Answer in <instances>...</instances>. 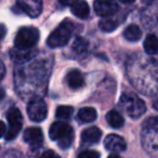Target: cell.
<instances>
[{
    "label": "cell",
    "mask_w": 158,
    "mask_h": 158,
    "mask_svg": "<svg viewBox=\"0 0 158 158\" xmlns=\"http://www.w3.org/2000/svg\"><path fill=\"white\" fill-rule=\"evenodd\" d=\"M51 69L52 59L47 53L37 54L34 59L20 64L14 72L18 94L29 101L46 94Z\"/></svg>",
    "instance_id": "1"
},
{
    "label": "cell",
    "mask_w": 158,
    "mask_h": 158,
    "mask_svg": "<svg viewBox=\"0 0 158 158\" xmlns=\"http://www.w3.org/2000/svg\"><path fill=\"white\" fill-rule=\"evenodd\" d=\"M127 75L130 82L145 95L158 92V64L148 55L135 54L128 61Z\"/></svg>",
    "instance_id": "2"
},
{
    "label": "cell",
    "mask_w": 158,
    "mask_h": 158,
    "mask_svg": "<svg viewBox=\"0 0 158 158\" xmlns=\"http://www.w3.org/2000/svg\"><path fill=\"white\" fill-rule=\"evenodd\" d=\"M142 145L152 156H158V116L147 118L142 126Z\"/></svg>",
    "instance_id": "3"
},
{
    "label": "cell",
    "mask_w": 158,
    "mask_h": 158,
    "mask_svg": "<svg viewBox=\"0 0 158 158\" xmlns=\"http://www.w3.org/2000/svg\"><path fill=\"white\" fill-rule=\"evenodd\" d=\"M74 28L75 25L72 21H69L68 19L64 20L48 37L47 44L50 48H61V47L66 46L74 33Z\"/></svg>",
    "instance_id": "4"
},
{
    "label": "cell",
    "mask_w": 158,
    "mask_h": 158,
    "mask_svg": "<svg viewBox=\"0 0 158 158\" xmlns=\"http://www.w3.org/2000/svg\"><path fill=\"white\" fill-rule=\"evenodd\" d=\"M49 135L51 140L56 141L57 145L62 149H67L72 145L73 139H74L72 127L64 121L53 123L49 130Z\"/></svg>",
    "instance_id": "5"
},
{
    "label": "cell",
    "mask_w": 158,
    "mask_h": 158,
    "mask_svg": "<svg viewBox=\"0 0 158 158\" xmlns=\"http://www.w3.org/2000/svg\"><path fill=\"white\" fill-rule=\"evenodd\" d=\"M119 105L128 116L134 119L141 117L146 110V106L143 100L131 92H126L121 95Z\"/></svg>",
    "instance_id": "6"
},
{
    "label": "cell",
    "mask_w": 158,
    "mask_h": 158,
    "mask_svg": "<svg viewBox=\"0 0 158 158\" xmlns=\"http://www.w3.org/2000/svg\"><path fill=\"white\" fill-rule=\"evenodd\" d=\"M39 40V31L35 27H22L16 34L14 46L18 49H31Z\"/></svg>",
    "instance_id": "7"
},
{
    "label": "cell",
    "mask_w": 158,
    "mask_h": 158,
    "mask_svg": "<svg viewBox=\"0 0 158 158\" xmlns=\"http://www.w3.org/2000/svg\"><path fill=\"white\" fill-rule=\"evenodd\" d=\"M7 118L9 121V130L6 132V140L11 141L18 136L19 132L22 129L23 117L20 110L13 107L8 112Z\"/></svg>",
    "instance_id": "8"
},
{
    "label": "cell",
    "mask_w": 158,
    "mask_h": 158,
    "mask_svg": "<svg viewBox=\"0 0 158 158\" xmlns=\"http://www.w3.org/2000/svg\"><path fill=\"white\" fill-rule=\"evenodd\" d=\"M27 114L31 120L36 121V123H40L44 121L48 114V108H47V104L41 98H36L28 102L27 105Z\"/></svg>",
    "instance_id": "9"
},
{
    "label": "cell",
    "mask_w": 158,
    "mask_h": 158,
    "mask_svg": "<svg viewBox=\"0 0 158 158\" xmlns=\"http://www.w3.org/2000/svg\"><path fill=\"white\" fill-rule=\"evenodd\" d=\"M16 6L31 18H37L42 11V0H16Z\"/></svg>",
    "instance_id": "10"
},
{
    "label": "cell",
    "mask_w": 158,
    "mask_h": 158,
    "mask_svg": "<svg viewBox=\"0 0 158 158\" xmlns=\"http://www.w3.org/2000/svg\"><path fill=\"white\" fill-rule=\"evenodd\" d=\"M93 7L95 13L103 18L114 15L118 11V5L116 0H95Z\"/></svg>",
    "instance_id": "11"
},
{
    "label": "cell",
    "mask_w": 158,
    "mask_h": 158,
    "mask_svg": "<svg viewBox=\"0 0 158 158\" xmlns=\"http://www.w3.org/2000/svg\"><path fill=\"white\" fill-rule=\"evenodd\" d=\"M23 139L31 146V149H38L41 147L42 142H44V134L40 128L31 127L25 130Z\"/></svg>",
    "instance_id": "12"
},
{
    "label": "cell",
    "mask_w": 158,
    "mask_h": 158,
    "mask_svg": "<svg viewBox=\"0 0 158 158\" xmlns=\"http://www.w3.org/2000/svg\"><path fill=\"white\" fill-rule=\"evenodd\" d=\"M38 50L31 48V49H13L10 52L11 59L13 62H15L16 64H23L25 62L29 61V60L34 59L36 55L38 54Z\"/></svg>",
    "instance_id": "13"
},
{
    "label": "cell",
    "mask_w": 158,
    "mask_h": 158,
    "mask_svg": "<svg viewBox=\"0 0 158 158\" xmlns=\"http://www.w3.org/2000/svg\"><path fill=\"white\" fill-rule=\"evenodd\" d=\"M104 146L110 152H118V153L126 151L127 148L125 140L117 134H108L104 141Z\"/></svg>",
    "instance_id": "14"
},
{
    "label": "cell",
    "mask_w": 158,
    "mask_h": 158,
    "mask_svg": "<svg viewBox=\"0 0 158 158\" xmlns=\"http://www.w3.org/2000/svg\"><path fill=\"white\" fill-rule=\"evenodd\" d=\"M102 138V131L98 127H90L81 133V144L84 146H91L98 144Z\"/></svg>",
    "instance_id": "15"
},
{
    "label": "cell",
    "mask_w": 158,
    "mask_h": 158,
    "mask_svg": "<svg viewBox=\"0 0 158 158\" xmlns=\"http://www.w3.org/2000/svg\"><path fill=\"white\" fill-rule=\"evenodd\" d=\"M70 10L75 16L82 19V20L88 19L90 14V8H89L88 2H86L85 0H74L70 3Z\"/></svg>",
    "instance_id": "16"
},
{
    "label": "cell",
    "mask_w": 158,
    "mask_h": 158,
    "mask_svg": "<svg viewBox=\"0 0 158 158\" xmlns=\"http://www.w3.org/2000/svg\"><path fill=\"white\" fill-rule=\"evenodd\" d=\"M66 82L72 89H80L85 85V77L78 69H72L66 75Z\"/></svg>",
    "instance_id": "17"
},
{
    "label": "cell",
    "mask_w": 158,
    "mask_h": 158,
    "mask_svg": "<svg viewBox=\"0 0 158 158\" xmlns=\"http://www.w3.org/2000/svg\"><path fill=\"white\" fill-rule=\"evenodd\" d=\"M121 21L123 22V20H120L119 16H105V19L100 21L99 26L100 29L104 33H110V31H114L117 27L119 26V24L121 23Z\"/></svg>",
    "instance_id": "18"
},
{
    "label": "cell",
    "mask_w": 158,
    "mask_h": 158,
    "mask_svg": "<svg viewBox=\"0 0 158 158\" xmlns=\"http://www.w3.org/2000/svg\"><path fill=\"white\" fill-rule=\"evenodd\" d=\"M143 48L146 54L155 55L158 54V37L153 34H149L146 36L143 44Z\"/></svg>",
    "instance_id": "19"
},
{
    "label": "cell",
    "mask_w": 158,
    "mask_h": 158,
    "mask_svg": "<svg viewBox=\"0 0 158 158\" xmlns=\"http://www.w3.org/2000/svg\"><path fill=\"white\" fill-rule=\"evenodd\" d=\"M98 113L95 108L93 107H82L81 110H79L77 118L81 123H92L97 119Z\"/></svg>",
    "instance_id": "20"
},
{
    "label": "cell",
    "mask_w": 158,
    "mask_h": 158,
    "mask_svg": "<svg viewBox=\"0 0 158 158\" xmlns=\"http://www.w3.org/2000/svg\"><path fill=\"white\" fill-rule=\"evenodd\" d=\"M141 36H142V31L141 28L135 24H131L125 29L123 31V37L125 39H127L128 41H138L141 39Z\"/></svg>",
    "instance_id": "21"
},
{
    "label": "cell",
    "mask_w": 158,
    "mask_h": 158,
    "mask_svg": "<svg viewBox=\"0 0 158 158\" xmlns=\"http://www.w3.org/2000/svg\"><path fill=\"white\" fill-rule=\"evenodd\" d=\"M106 121H107V123L110 126V127L116 128V129L123 127V123H125L123 117L121 116L120 113H118L115 110H110V112L106 114Z\"/></svg>",
    "instance_id": "22"
},
{
    "label": "cell",
    "mask_w": 158,
    "mask_h": 158,
    "mask_svg": "<svg viewBox=\"0 0 158 158\" xmlns=\"http://www.w3.org/2000/svg\"><path fill=\"white\" fill-rule=\"evenodd\" d=\"M88 41H87L85 38L82 37H77L75 39V41L73 42V46H72V49L76 54H84V53L87 52L88 50Z\"/></svg>",
    "instance_id": "23"
},
{
    "label": "cell",
    "mask_w": 158,
    "mask_h": 158,
    "mask_svg": "<svg viewBox=\"0 0 158 158\" xmlns=\"http://www.w3.org/2000/svg\"><path fill=\"white\" fill-rule=\"evenodd\" d=\"M73 112H74V108L72 106L68 105H60L59 107L56 108V117L60 119H69L73 115Z\"/></svg>",
    "instance_id": "24"
},
{
    "label": "cell",
    "mask_w": 158,
    "mask_h": 158,
    "mask_svg": "<svg viewBox=\"0 0 158 158\" xmlns=\"http://www.w3.org/2000/svg\"><path fill=\"white\" fill-rule=\"evenodd\" d=\"M79 157L80 158H98L100 157V154L94 151H84L81 153H79Z\"/></svg>",
    "instance_id": "25"
},
{
    "label": "cell",
    "mask_w": 158,
    "mask_h": 158,
    "mask_svg": "<svg viewBox=\"0 0 158 158\" xmlns=\"http://www.w3.org/2000/svg\"><path fill=\"white\" fill-rule=\"evenodd\" d=\"M7 35V27L3 24H0V40H2Z\"/></svg>",
    "instance_id": "26"
},
{
    "label": "cell",
    "mask_w": 158,
    "mask_h": 158,
    "mask_svg": "<svg viewBox=\"0 0 158 158\" xmlns=\"http://www.w3.org/2000/svg\"><path fill=\"white\" fill-rule=\"evenodd\" d=\"M42 157H59V155L57 154H55L54 152H52V151H47V152H44V154H42Z\"/></svg>",
    "instance_id": "27"
},
{
    "label": "cell",
    "mask_w": 158,
    "mask_h": 158,
    "mask_svg": "<svg viewBox=\"0 0 158 158\" xmlns=\"http://www.w3.org/2000/svg\"><path fill=\"white\" fill-rule=\"evenodd\" d=\"M6 132H7V128H6L5 123L0 121V138H2L6 134Z\"/></svg>",
    "instance_id": "28"
},
{
    "label": "cell",
    "mask_w": 158,
    "mask_h": 158,
    "mask_svg": "<svg viewBox=\"0 0 158 158\" xmlns=\"http://www.w3.org/2000/svg\"><path fill=\"white\" fill-rule=\"evenodd\" d=\"M5 74H6V67L3 65V63L0 61V81L2 80V78L5 77Z\"/></svg>",
    "instance_id": "29"
},
{
    "label": "cell",
    "mask_w": 158,
    "mask_h": 158,
    "mask_svg": "<svg viewBox=\"0 0 158 158\" xmlns=\"http://www.w3.org/2000/svg\"><path fill=\"white\" fill-rule=\"evenodd\" d=\"M59 1H60V3L63 6H69L74 0H59Z\"/></svg>",
    "instance_id": "30"
},
{
    "label": "cell",
    "mask_w": 158,
    "mask_h": 158,
    "mask_svg": "<svg viewBox=\"0 0 158 158\" xmlns=\"http://www.w3.org/2000/svg\"><path fill=\"white\" fill-rule=\"evenodd\" d=\"M153 108L158 112V98H156V99L154 100V102H153Z\"/></svg>",
    "instance_id": "31"
},
{
    "label": "cell",
    "mask_w": 158,
    "mask_h": 158,
    "mask_svg": "<svg viewBox=\"0 0 158 158\" xmlns=\"http://www.w3.org/2000/svg\"><path fill=\"white\" fill-rule=\"evenodd\" d=\"M120 2L125 3V5H130V3H133L135 0H119Z\"/></svg>",
    "instance_id": "32"
},
{
    "label": "cell",
    "mask_w": 158,
    "mask_h": 158,
    "mask_svg": "<svg viewBox=\"0 0 158 158\" xmlns=\"http://www.w3.org/2000/svg\"><path fill=\"white\" fill-rule=\"evenodd\" d=\"M5 95H6V91L3 90L2 88H0V101H1V100L5 98Z\"/></svg>",
    "instance_id": "33"
},
{
    "label": "cell",
    "mask_w": 158,
    "mask_h": 158,
    "mask_svg": "<svg viewBox=\"0 0 158 158\" xmlns=\"http://www.w3.org/2000/svg\"><path fill=\"white\" fill-rule=\"evenodd\" d=\"M142 1L144 3H152V2H154V0H142Z\"/></svg>",
    "instance_id": "34"
}]
</instances>
